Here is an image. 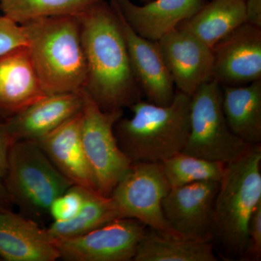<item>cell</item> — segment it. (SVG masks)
<instances>
[{
	"instance_id": "obj_1",
	"label": "cell",
	"mask_w": 261,
	"mask_h": 261,
	"mask_svg": "<svg viewBox=\"0 0 261 261\" xmlns=\"http://www.w3.org/2000/svg\"><path fill=\"white\" fill-rule=\"evenodd\" d=\"M87 67L85 89L104 111L130 108L141 99L119 20L104 0L78 15Z\"/></svg>"
},
{
	"instance_id": "obj_2",
	"label": "cell",
	"mask_w": 261,
	"mask_h": 261,
	"mask_svg": "<svg viewBox=\"0 0 261 261\" xmlns=\"http://www.w3.org/2000/svg\"><path fill=\"white\" fill-rule=\"evenodd\" d=\"M23 24L28 34L27 47L45 93L85 88L87 61L78 17H48Z\"/></svg>"
},
{
	"instance_id": "obj_3",
	"label": "cell",
	"mask_w": 261,
	"mask_h": 261,
	"mask_svg": "<svg viewBox=\"0 0 261 261\" xmlns=\"http://www.w3.org/2000/svg\"><path fill=\"white\" fill-rule=\"evenodd\" d=\"M190 96L176 90L168 106L142 99L132 105V116L115 124L120 148L132 163L163 162L182 152L190 134Z\"/></svg>"
},
{
	"instance_id": "obj_4",
	"label": "cell",
	"mask_w": 261,
	"mask_h": 261,
	"mask_svg": "<svg viewBox=\"0 0 261 261\" xmlns=\"http://www.w3.org/2000/svg\"><path fill=\"white\" fill-rule=\"evenodd\" d=\"M261 147L226 164L215 202L214 239L227 256L243 260L250 219L261 205Z\"/></svg>"
},
{
	"instance_id": "obj_5",
	"label": "cell",
	"mask_w": 261,
	"mask_h": 261,
	"mask_svg": "<svg viewBox=\"0 0 261 261\" xmlns=\"http://www.w3.org/2000/svg\"><path fill=\"white\" fill-rule=\"evenodd\" d=\"M3 181L13 203L36 215L49 213L51 202L73 185L34 141L12 144Z\"/></svg>"
},
{
	"instance_id": "obj_6",
	"label": "cell",
	"mask_w": 261,
	"mask_h": 261,
	"mask_svg": "<svg viewBox=\"0 0 261 261\" xmlns=\"http://www.w3.org/2000/svg\"><path fill=\"white\" fill-rule=\"evenodd\" d=\"M228 126L222 106V90L214 79L191 96L190 134L182 152L225 164L233 162L250 147Z\"/></svg>"
},
{
	"instance_id": "obj_7",
	"label": "cell",
	"mask_w": 261,
	"mask_h": 261,
	"mask_svg": "<svg viewBox=\"0 0 261 261\" xmlns=\"http://www.w3.org/2000/svg\"><path fill=\"white\" fill-rule=\"evenodd\" d=\"M81 94L84 152L98 192L110 197L132 164L129 158L120 148L115 135V124L123 116V110L102 111L85 89L81 91Z\"/></svg>"
},
{
	"instance_id": "obj_8",
	"label": "cell",
	"mask_w": 261,
	"mask_h": 261,
	"mask_svg": "<svg viewBox=\"0 0 261 261\" xmlns=\"http://www.w3.org/2000/svg\"><path fill=\"white\" fill-rule=\"evenodd\" d=\"M171 189L162 162H135L110 197L121 218L137 219L152 229L181 237L163 214V200Z\"/></svg>"
},
{
	"instance_id": "obj_9",
	"label": "cell",
	"mask_w": 261,
	"mask_h": 261,
	"mask_svg": "<svg viewBox=\"0 0 261 261\" xmlns=\"http://www.w3.org/2000/svg\"><path fill=\"white\" fill-rule=\"evenodd\" d=\"M146 231L138 220L118 218L80 236L54 239V243L65 260L129 261Z\"/></svg>"
},
{
	"instance_id": "obj_10",
	"label": "cell",
	"mask_w": 261,
	"mask_h": 261,
	"mask_svg": "<svg viewBox=\"0 0 261 261\" xmlns=\"http://www.w3.org/2000/svg\"><path fill=\"white\" fill-rule=\"evenodd\" d=\"M219 182H195L171 187L163 199L165 217L179 236L190 240H214L215 202Z\"/></svg>"
},
{
	"instance_id": "obj_11",
	"label": "cell",
	"mask_w": 261,
	"mask_h": 261,
	"mask_svg": "<svg viewBox=\"0 0 261 261\" xmlns=\"http://www.w3.org/2000/svg\"><path fill=\"white\" fill-rule=\"evenodd\" d=\"M213 78L221 87L261 80V29L245 23L212 48Z\"/></svg>"
},
{
	"instance_id": "obj_12",
	"label": "cell",
	"mask_w": 261,
	"mask_h": 261,
	"mask_svg": "<svg viewBox=\"0 0 261 261\" xmlns=\"http://www.w3.org/2000/svg\"><path fill=\"white\" fill-rule=\"evenodd\" d=\"M177 90L191 96L214 75V53L195 35L177 28L157 42Z\"/></svg>"
},
{
	"instance_id": "obj_13",
	"label": "cell",
	"mask_w": 261,
	"mask_h": 261,
	"mask_svg": "<svg viewBox=\"0 0 261 261\" xmlns=\"http://www.w3.org/2000/svg\"><path fill=\"white\" fill-rule=\"evenodd\" d=\"M120 25L126 42L130 65L137 84L147 101L161 106L172 102L176 89L157 42L137 34L126 23L116 5Z\"/></svg>"
},
{
	"instance_id": "obj_14",
	"label": "cell",
	"mask_w": 261,
	"mask_h": 261,
	"mask_svg": "<svg viewBox=\"0 0 261 261\" xmlns=\"http://www.w3.org/2000/svg\"><path fill=\"white\" fill-rule=\"evenodd\" d=\"M81 91L46 94L12 115L3 124L13 143L18 141L37 142L80 113L82 108Z\"/></svg>"
},
{
	"instance_id": "obj_15",
	"label": "cell",
	"mask_w": 261,
	"mask_h": 261,
	"mask_svg": "<svg viewBox=\"0 0 261 261\" xmlns=\"http://www.w3.org/2000/svg\"><path fill=\"white\" fill-rule=\"evenodd\" d=\"M82 113H80L37 141L57 169L73 185L97 191L82 140Z\"/></svg>"
},
{
	"instance_id": "obj_16",
	"label": "cell",
	"mask_w": 261,
	"mask_h": 261,
	"mask_svg": "<svg viewBox=\"0 0 261 261\" xmlns=\"http://www.w3.org/2000/svg\"><path fill=\"white\" fill-rule=\"evenodd\" d=\"M207 0H151L136 5L130 0H111L130 25L142 37L158 42L192 17Z\"/></svg>"
},
{
	"instance_id": "obj_17",
	"label": "cell",
	"mask_w": 261,
	"mask_h": 261,
	"mask_svg": "<svg viewBox=\"0 0 261 261\" xmlns=\"http://www.w3.org/2000/svg\"><path fill=\"white\" fill-rule=\"evenodd\" d=\"M0 257L8 261L60 258L47 229L7 208H0Z\"/></svg>"
},
{
	"instance_id": "obj_18",
	"label": "cell",
	"mask_w": 261,
	"mask_h": 261,
	"mask_svg": "<svg viewBox=\"0 0 261 261\" xmlns=\"http://www.w3.org/2000/svg\"><path fill=\"white\" fill-rule=\"evenodd\" d=\"M46 94L28 48L0 58V110L13 115Z\"/></svg>"
},
{
	"instance_id": "obj_19",
	"label": "cell",
	"mask_w": 261,
	"mask_h": 261,
	"mask_svg": "<svg viewBox=\"0 0 261 261\" xmlns=\"http://www.w3.org/2000/svg\"><path fill=\"white\" fill-rule=\"evenodd\" d=\"M221 90L223 110L230 129L248 145H260L261 80L238 87H221Z\"/></svg>"
},
{
	"instance_id": "obj_20",
	"label": "cell",
	"mask_w": 261,
	"mask_h": 261,
	"mask_svg": "<svg viewBox=\"0 0 261 261\" xmlns=\"http://www.w3.org/2000/svg\"><path fill=\"white\" fill-rule=\"evenodd\" d=\"M246 23L244 0H207L178 28L191 33L213 47L230 33Z\"/></svg>"
},
{
	"instance_id": "obj_21",
	"label": "cell",
	"mask_w": 261,
	"mask_h": 261,
	"mask_svg": "<svg viewBox=\"0 0 261 261\" xmlns=\"http://www.w3.org/2000/svg\"><path fill=\"white\" fill-rule=\"evenodd\" d=\"M135 261H216L212 241L190 240L149 228L141 240Z\"/></svg>"
},
{
	"instance_id": "obj_22",
	"label": "cell",
	"mask_w": 261,
	"mask_h": 261,
	"mask_svg": "<svg viewBox=\"0 0 261 261\" xmlns=\"http://www.w3.org/2000/svg\"><path fill=\"white\" fill-rule=\"evenodd\" d=\"M121 218L113 199L87 190L85 202L76 216L69 221L54 222L47 228L53 239L74 238Z\"/></svg>"
},
{
	"instance_id": "obj_23",
	"label": "cell",
	"mask_w": 261,
	"mask_h": 261,
	"mask_svg": "<svg viewBox=\"0 0 261 261\" xmlns=\"http://www.w3.org/2000/svg\"><path fill=\"white\" fill-rule=\"evenodd\" d=\"M102 0H0L5 16L23 24L37 19L78 16Z\"/></svg>"
},
{
	"instance_id": "obj_24",
	"label": "cell",
	"mask_w": 261,
	"mask_h": 261,
	"mask_svg": "<svg viewBox=\"0 0 261 261\" xmlns=\"http://www.w3.org/2000/svg\"><path fill=\"white\" fill-rule=\"evenodd\" d=\"M163 170L171 187L195 182L220 181L226 164L181 152L163 161Z\"/></svg>"
},
{
	"instance_id": "obj_25",
	"label": "cell",
	"mask_w": 261,
	"mask_h": 261,
	"mask_svg": "<svg viewBox=\"0 0 261 261\" xmlns=\"http://www.w3.org/2000/svg\"><path fill=\"white\" fill-rule=\"evenodd\" d=\"M87 190L84 187L72 185L64 193L58 196L49 209L54 221L63 222L76 216L83 207Z\"/></svg>"
},
{
	"instance_id": "obj_26",
	"label": "cell",
	"mask_w": 261,
	"mask_h": 261,
	"mask_svg": "<svg viewBox=\"0 0 261 261\" xmlns=\"http://www.w3.org/2000/svg\"><path fill=\"white\" fill-rule=\"evenodd\" d=\"M27 45L28 34L25 25L0 15V58Z\"/></svg>"
},
{
	"instance_id": "obj_27",
	"label": "cell",
	"mask_w": 261,
	"mask_h": 261,
	"mask_svg": "<svg viewBox=\"0 0 261 261\" xmlns=\"http://www.w3.org/2000/svg\"><path fill=\"white\" fill-rule=\"evenodd\" d=\"M261 259V205L257 207L250 219L248 238L243 260L258 261Z\"/></svg>"
},
{
	"instance_id": "obj_28",
	"label": "cell",
	"mask_w": 261,
	"mask_h": 261,
	"mask_svg": "<svg viewBox=\"0 0 261 261\" xmlns=\"http://www.w3.org/2000/svg\"><path fill=\"white\" fill-rule=\"evenodd\" d=\"M13 142L5 130L4 124L0 123V180H4L8 167V152Z\"/></svg>"
},
{
	"instance_id": "obj_29",
	"label": "cell",
	"mask_w": 261,
	"mask_h": 261,
	"mask_svg": "<svg viewBox=\"0 0 261 261\" xmlns=\"http://www.w3.org/2000/svg\"><path fill=\"white\" fill-rule=\"evenodd\" d=\"M246 23L261 29V0H244Z\"/></svg>"
},
{
	"instance_id": "obj_30",
	"label": "cell",
	"mask_w": 261,
	"mask_h": 261,
	"mask_svg": "<svg viewBox=\"0 0 261 261\" xmlns=\"http://www.w3.org/2000/svg\"><path fill=\"white\" fill-rule=\"evenodd\" d=\"M13 203L8 190L4 183L0 180V208H8L10 204Z\"/></svg>"
},
{
	"instance_id": "obj_31",
	"label": "cell",
	"mask_w": 261,
	"mask_h": 261,
	"mask_svg": "<svg viewBox=\"0 0 261 261\" xmlns=\"http://www.w3.org/2000/svg\"><path fill=\"white\" fill-rule=\"evenodd\" d=\"M140 1L144 2V3H147V2L151 1V0H140Z\"/></svg>"
}]
</instances>
